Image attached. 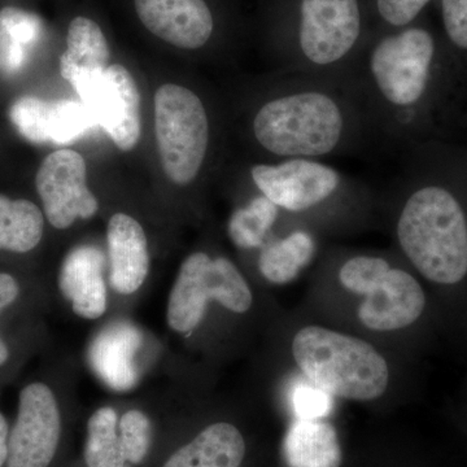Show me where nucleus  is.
Instances as JSON below:
<instances>
[{
	"label": "nucleus",
	"mask_w": 467,
	"mask_h": 467,
	"mask_svg": "<svg viewBox=\"0 0 467 467\" xmlns=\"http://www.w3.org/2000/svg\"><path fill=\"white\" fill-rule=\"evenodd\" d=\"M248 128L257 149L276 161L349 155L376 140L352 75L279 70Z\"/></svg>",
	"instance_id": "nucleus-1"
},
{
	"label": "nucleus",
	"mask_w": 467,
	"mask_h": 467,
	"mask_svg": "<svg viewBox=\"0 0 467 467\" xmlns=\"http://www.w3.org/2000/svg\"><path fill=\"white\" fill-rule=\"evenodd\" d=\"M436 42L423 27L407 26L365 45L352 76L376 138L398 146L417 137L429 115Z\"/></svg>",
	"instance_id": "nucleus-2"
},
{
	"label": "nucleus",
	"mask_w": 467,
	"mask_h": 467,
	"mask_svg": "<svg viewBox=\"0 0 467 467\" xmlns=\"http://www.w3.org/2000/svg\"><path fill=\"white\" fill-rule=\"evenodd\" d=\"M396 251L426 281L456 285L467 276V213L450 187L405 171L387 193Z\"/></svg>",
	"instance_id": "nucleus-3"
},
{
	"label": "nucleus",
	"mask_w": 467,
	"mask_h": 467,
	"mask_svg": "<svg viewBox=\"0 0 467 467\" xmlns=\"http://www.w3.org/2000/svg\"><path fill=\"white\" fill-rule=\"evenodd\" d=\"M248 175L257 193L281 211L285 227L353 232L367 226L376 212L377 199L368 186L321 160L254 164Z\"/></svg>",
	"instance_id": "nucleus-4"
},
{
	"label": "nucleus",
	"mask_w": 467,
	"mask_h": 467,
	"mask_svg": "<svg viewBox=\"0 0 467 467\" xmlns=\"http://www.w3.org/2000/svg\"><path fill=\"white\" fill-rule=\"evenodd\" d=\"M324 269L339 290L358 300L355 318L364 330L399 333L425 313V290L417 276L399 263L398 252H330Z\"/></svg>",
	"instance_id": "nucleus-5"
},
{
	"label": "nucleus",
	"mask_w": 467,
	"mask_h": 467,
	"mask_svg": "<svg viewBox=\"0 0 467 467\" xmlns=\"http://www.w3.org/2000/svg\"><path fill=\"white\" fill-rule=\"evenodd\" d=\"M290 353L308 382L331 398L377 401L391 387L389 362L377 347L356 335L304 325L292 335Z\"/></svg>",
	"instance_id": "nucleus-6"
},
{
	"label": "nucleus",
	"mask_w": 467,
	"mask_h": 467,
	"mask_svg": "<svg viewBox=\"0 0 467 467\" xmlns=\"http://www.w3.org/2000/svg\"><path fill=\"white\" fill-rule=\"evenodd\" d=\"M296 8L281 70L352 75L365 47L361 0H299Z\"/></svg>",
	"instance_id": "nucleus-7"
},
{
	"label": "nucleus",
	"mask_w": 467,
	"mask_h": 467,
	"mask_svg": "<svg viewBox=\"0 0 467 467\" xmlns=\"http://www.w3.org/2000/svg\"><path fill=\"white\" fill-rule=\"evenodd\" d=\"M155 130L169 180L181 186L193 182L212 146V121L204 101L183 86L162 85L155 95Z\"/></svg>",
	"instance_id": "nucleus-8"
},
{
	"label": "nucleus",
	"mask_w": 467,
	"mask_h": 467,
	"mask_svg": "<svg viewBox=\"0 0 467 467\" xmlns=\"http://www.w3.org/2000/svg\"><path fill=\"white\" fill-rule=\"evenodd\" d=\"M217 303L235 315L250 312L254 292L232 260L195 252L183 260L168 303V325L180 334L192 333Z\"/></svg>",
	"instance_id": "nucleus-9"
},
{
	"label": "nucleus",
	"mask_w": 467,
	"mask_h": 467,
	"mask_svg": "<svg viewBox=\"0 0 467 467\" xmlns=\"http://www.w3.org/2000/svg\"><path fill=\"white\" fill-rule=\"evenodd\" d=\"M61 76L72 84L82 103L121 150H131L142 133L140 94L125 67L78 69L60 61Z\"/></svg>",
	"instance_id": "nucleus-10"
},
{
	"label": "nucleus",
	"mask_w": 467,
	"mask_h": 467,
	"mask_svg": "<svg viewBox=\"0 0 467 467\" xmlns=\"http://www.w3.org/2000/svg\"><path fill=\"white\" fill-rule=\"evenodd\" d=\"M61 435L60 409L45 383L24 387L17 417L9 432L7 467H48Z\"/></svg>",
	"instance_id": "nucleus-11"
},
{
	"label": "nucleus",
	"mask_w": 467,
	"mask_h": 467,
	"mask_svg": "<svg viewBox=\"0 0 467 467\" xmlns=\"http://www.w3.org/2000/svg\"><path fill=\"white\" fill-rule=\"evenodd\" d=\"M36 186L46 217L57 229H67L99 211V202L88 187L85 159L77 150H55L43 160Z\"/></svg>",
	"instance_id": "nucleus-12"
},
{
	"label": "nucleus",
	"mask_w": 467,
	"mask_h": 467,
	"mask_svg": "<svg viewBox=\"0 0 467 467\" xmlns=\"http://www.w3.org/2000/svg\"><path fill=\"white\" fill-rule=\"evenodd\" d=\"M134 5L150 33L183 50L204 47L216 29L207 0H134Z\"/></svg>",
	"instance_id": "nucleus-13"
},
{
	"label": "nucleus",
	"mask_w": 467,
	"mask_h": 467,
	"mask_svg": "<svg viewBox=\"0 0 467 467\" xmlns=\"http://www.w3.org/2000/svg\"><path fill=\"white\" fill-rule=\"evenodd\" d=\"M106 256L94 245H78L61 264L58 287L79 317L98 319L107 310Z\"/></svg>",
	"instance_id": "nucleus-14"
},
{
	"label": "nucleus",
	"mask_w": 467,
	"mask_h": 467,
	"mask_svg": "<svg viewBox=\"0 0 467 467\" xmlns=\"http://www.w3.org/2000/svg\"><path fill=\"white\" fill-rule=\"evenodd\" d=\"M107 243L110 285L117 294H134L150 272L149 244L142 225L129 214H113L107 227Z\"/></svg>",
	"instance_id": "nucleus-15"
},
{
	"label": "nucleus",
	"mask_w": 467,
	"mask_h": 467,
	"mask_svg": "<svg viewBox=\"0 0 467 467\" xmlns=\"http://www.w3.org/2000/svg\"><path fill=\"white\" fill-rule=\"evenodd\" d=\"M317 251V233L304 226L285 227L260 248L257 267L269 284L290 285L310 266Z\"/></svg>",
	"instance_id": "nucleus-16"
},
{
	"label": "nucleus",
	"mask_w": 467,
	"mask_h": 467,
	"mask_svg": "<svg viewBox=\"0 0 467 467\" xmlns=\"http://www.w3.org/2000/svg\"><path fill=\"white\" fill-rule=\"evenodd\" d=\"M288 467H340L343 450L333 423L324 418L292 420L282 444Z\"/></svg>",
	"instance_id": "nucleus-17"
},
{
	"label": "nucleus",
	"mask_w": 467,
	"mask_h": 467,
	"mask_svg": "<svg viewBox=\"0 0 467 467\" xmlns=\"http://www.w3.org/2000/svg\"><path fill=\"white\" fill-rule=\"evenodd\" d=\"M244 456L242 432L232 423L218 422L174 451L164 467H241Z\"/></svg>",
	"instance_id": "nucleus-18"
},
{
	"label": "nucleus",
	"mask_w": 467,
	"mask_h": 467,
	"mask_svg": "<svg viewBox=\"0 0 467 467\" xmlns=\"http://www.w3.org/2000/svg\"><path fill=\"white\" fill-rule=\"evenodd\" d=\"M43 229L45 217L33 202L0 195V250L26 254L39 244Z\"/></svg>",
	"instance_id": "nucleus-19"
},
{
	"label": "nucleus",
	"mask_w": 467,
	"mask_h": 467,
	"mask_svg": "<svg viewBox=\"0 0 467 467\" xmlns=\"http://www.w3.org/2000/svg\"><path fill=\"white\" fill-rule=\"evenodd\" d=\"M282 221L281 211L269 199L256 193L247 204L236 208L227 223V234L241 250H256L275 236Z\"/></svg>",
	"instance_id": "nucleus-20"
},
{
	"label": "nucleus",
	"mask_w": 467,
	"mask_h": 467,
	"mask_svg": "<svg viewBox=\"0 0 467 467\" xmlns=\"http://www.w3.org/2000/svg\"><path fill=\"white\" fill-rule=\"evenodd\" d=\"M41 34V18L23 9L3 8L0 11V67L5 73L17 72Z\"/></svg>",
	"instance_id": "nucleus-21"
},
{
	"label": "nucleus",
	"mask_w": 467,
	"mask_h": 467,
	"mask_svg": "<svg viewBox=\"0 0 467 467\" xmlns=\"http://www.w3.org/2000/svg\"><path fill=\"white\" fill-rule=\"evenodd\" d=\"M109 42L100 26L88 17H76L67 27V51L60 61L78 69H107L109 67Z\"/></svg>",
	"instance_id": "nucleus-22"
},
{
	"label": "nucleus",
	"mask_w": 467,
	"mask_h": 467,
	"mask_svg": "<svg viewBox=\"0 0 467 467\" xmlns=\"http://www.w3.org/2000/svg\"><path fill=\"white\" fill-rule=\"evenodd\" d=\"M85 461L88 467H125V451L115 409H98L88 420Z\"/></svg>",
	"instance_id": "nucleus-23"
},
{
	"label": "nucleus",
	"mask_w": 467,
	"mask_h": 467,
	"mask_svg": "<svg viewBox=\"0 0 467 467\" xmlns=\"http://www.w3.org/2000/svg\"><path fill=\"white\" fill-rule=\"evenodd\" d=\"M119 331H109L101 335L95 348V358L101 373L117 389H124L133 382V368H131V349L133 334L126 335L124 343L119 342Z\"/></svg>",
	"instance_id": "nucleus-24"
},
{
	"label": "nucleus",
	"mask_w": 467,
	"mask_h": 467,
	"mask_svg": "<svg viewBox=\"0 0 467 467\" xmlns=\"http://www.w3.org/2000/svg\"><path fill=\"white\" fill-rule=\"evenodd\" d=\"M98 125L94 116L82 101H51L48 138L55 144H67L81 137Z\"/></svg>",
	"instance_id": "nucleus-25"
},
{
	"label": "nucleus",
	"mask_w": 467,
	"mask_h": 467,
	"mask_svg": "<svg viewBox=\"0 0 467 467\" xmlns=\"http://www.w3.org/2000/svg\"><path fill=\"white\" fill-rule=\"evenodd\" d=\"M51 101L39 99L36 97L20 98L15 101L9 110V119L29 142L43 144L48 140V122H50Z\"/></svg>",
	"instance_id": "nucleus-26"
},
{
	"label": "nucleus",
	"mask_w": 467,
	"mask_h": 467,
	"mask_svg": "<svg viewBox=\"0 0 467 467\" xmlns=\"http://www.w3.org/2000/svg\"><path fill=\"white\" fill-rule=\"evenodd\" d=\"M119 438L124 447L126 461L134 465L142 462L149 453L150 445V418L143 411H126L119 422Z\"/></svg>",
	"instance_id": "nucleus-27"
},
{
	"label": "nucleus",
	"mask_w": 467,
	"mask_h": 467,
	"mask_svg": "<svg viewBox=\"0 0 467 467\" xmlns=\"http://www.w3.org/2000/svg\"><path fill=\"white\" fill-rule=\"evenodd\" d=\"M431 0H374L377 16L392 30L410 26Z\"/></svg>",
	"instance_id": "nucleus-28"
},
{
	"label": "nucleus",
	"mask_w": 467,
	"mask_h": 467,
	"mask_svg": "<svg viewBox=\"0 0 467 467\" xmlns=\"http://www.w3.org/2000/svg\"><path fill=\"white\" fill-rule=\"evenodd\" d=\"M441 14L450 41L467 51V0H441Z\"/></svg>",
	"instance_id": "nucleus-29"
},
{
	"label": "nucleus",
	"mask_w": 467,
	"mask_h": 467,
	"mask_svg": "<svg viewBox=\"0 0 467 467\" xmlns=\"http://www.w3.org/2000/svg\"><path fill=\"white\" fill-rule=\"evenodd\" d=\"M18 295H20V285H18L16 278L7 273H0V313L12 306L17 300ZM8 358L7 344L0 337V367H3Z\"/></svg>",
	"instance_id": "nucleus-30"
},
{
	"label": "nucleus",
	"mask_w": 467,
	"mask_h": 467,
	"mask_svg": "<svg viewBox=\"0 0 467 467\" xmlns=\"http://www.w3.org/2000/svg\"><path fill=\"white\" fill-rule=\"evenodd\" d=\"M9 429L7 420L0 413V467H5L8 459Z\"/></svg>",
	"instance_id": "nucleus-31"
}]
</instances>
